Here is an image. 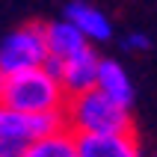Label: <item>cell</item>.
Instances as JSON below:
<instances>
[{"mask_svg":"<svg viewBox=\"0 0 157 157\" xmlns=\"http://www.w3.org/2000/svg\"><path fill=\"white\" fill-rule=\"evenodd\" d=\"M6 86H9V74L0 71V104H3V95H6Z\"/></svg>","mask_w":157,"mask_h":157,"instance_id":"13","label":"cell"},{"mask_svg":"<svg viewBox=\"0 0 157 157\" xmlns=\"http://www.w3.org/2000/svg\"><path fill=\"white\" fill-rule=\"evenodd\" d=\"M86 48H89L86 36L80 33L71 21L62 18V21H56V24L48 27V53H51V56H59V59L68 62L71 56L83 53Z\"/></svg>","mask_w":157,"mask_h":157,"instance_id":"8","label":"cell"},{"mask_svg":"<svg viewBox=\"0 0 157 157\" xmlns=\"http://www.w3.org/2000/svg\"><path fill=\"white\" fill-rule=\"evenodd\" d=\"M24 157H80V148H77V136L65 128V131L53 133L48 140H39L27 148Z\"/></svg>","mask_w":157,"mask_h":157,"instance_id":"10","label":"cell"},{"mask_svg":"<svg viewBox=\"0 0 157 157\" xmlns=\"http://www.w3.org/2000/svg\"><path fill=\"white\" fill-rule=\"evenodd\" d=\"M42 68L48 71L53 80H59V83H62V74H65V59H59V56H48Z\"/></svg>","mask_w":157,"mask_h":157,"instance_id":"12","label":"cell"},{"mask_svg":"<svg viewBox=\"0 0 157 157\" xmlns=\"http://www.w3.org/2000/svg\"><path fill=\"white\" fill-rule=\"evenodd\" d=\"M48 27L30 24L12 33L0 42V71L3 74H21V71H36L48 59Z\"/></svg>","mask_w":157,"mask_h":157,"instance_id":"4","label":"cell"},{"mask_svg":"<svg viewBox=\"0 0 157 157\" xmlns=\"http://www.w3.org/2000/svg\"><path fill=\"white\" fill-rule=\"evenodd\" d=\"M65 131V113L27 116L0 104V157H24L27 148L39 140Z\"/></svg>","mask_w":157,"mask_h":157,"instance_id":"3","label":"cell"},{"mask_svg":"<svg viewBox=\"0 0 157 157\" xmlns=\"http://www.w3.org/2000/svg\"><path fill=\"white\" fill-rule=\"evenodd\" d=\"M3 104L27 116H48V113H65L68 95L59 80H53L44 68H36L9 77Z\"/></svg>","mask_w":157,"mask_h":157,"instance_id":"2","label":"cell"},{"mask_svg":"<svg viewBox=\"0 0 157 157\" xmlns=\"http://www.w3.org/2000/svg\"><path fill=\"white\" fill-rule=\"evenodd\" d=\"M98 89L107 98H113L116 104H122L131 110L133 104V83L128 77V71L116 59H101V74H98Z\"/></svg>","mask_w":157,"mask_h":157,"instance_id":"9","label":"cell"},{"mask_svg":"<svg viewBox=\"0 0 157 157\" xmlns=\"http://www.w3.org/2000/svg\"><path fill=\"white\" fill-rule=\"evenodd\" d=\"M151 44L148 36H142V33H131V36H124L122 39V51H145Z\"/></svg>","mask_w":157,"mask_h":157,"instance_id":"11","label":"cell"},{"mask_svg":"<svg viewBox=\"0 0 157 157\" xmlns=\"http://www.w3.org/2000/svg\"><path fill=\"white\" fill-rule=\"evenodd\" d=\"M65 21L77 27L80 33L86 36V42H107L113 36V24L101 9L89 6L86 0H71L65 6Z\"/></svg>","mask_w":157,"mask_h":157,"instance_id":"6","label":"cell"},{"mask_svg":"<svg viewBox=\"0 0 157 157\" xmlns=\"http://www.w3.org/2000/svg\"><path fill=\"white\" fill-rule=\"evenodd\" d=\"M80 157H142L133 133L122 136H77Z\"/></svg>","mask_w":157,"mask_h":157,"instance_id":"7","label":"cell"},{"mask_svg":"<svg viewBox=\"0 0 157 157\" xmlns=\"http://www.w3.org/2000/svg\"><path fill=\"white\" fill-rule=\"evenodd\" d=\"M65 128L74 136H122L133 133L131 110L107 98L101 89H92L80 98H71L65 107Z\"/></svg>","mask_w":157,"mask_h":157,"instance_id":"1","label":"cell"},{"mask_svg":"<svg viewBox=\"0 0 157 157\" xmlns=\"http://www.w3.org/2000/svg\"><path fill=\"white\" fill-rule=\"evenodd\" d=\"M98 74H101V56L92 48H86L77 56H71L65 62V74H62V89H65L68 101L98 89Z\"/></svg>","mask_w":157,"mask_h":157,"instance_id":"5","label":"cell"}]
</instances>
